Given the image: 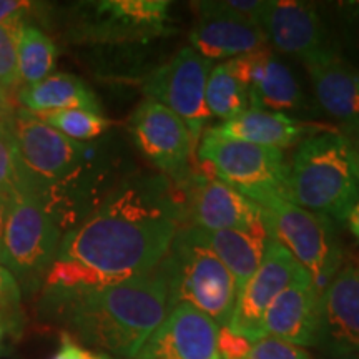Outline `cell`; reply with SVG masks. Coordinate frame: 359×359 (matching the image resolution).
I'll list each match as a JSON object with an SVG mask.
<instances>
[{
  "instance_id": "4316f807",
  "label": "cell",
  "mask_w": 359,
  "mask_h": 359,
  "mask_svg": "<svg viewBox=\"0 0 359 359\" xmlns=\"http://www.w3.org/2000/svg\"><path fill=\"white\" fill-rule=\"evenodd\" d=\"M25 326L22 288L11 269L0 264V327L4 333L19 338Z\"/></svg>"
},
{
  "instance_id": "3957f363",
  "label": "cell",
  "mask_w": 359,
  "mask_h": 359,
  "mask_svg": "<svg viewBox=\"0 0 359 359\" xmlns=\"http://www.w3.org/2000/svg\"><path fill=\"white\" fill-rule=\"evenodd\" d=\"M288 168L291 203L346 223L359 201V160L339 130H314L299 142Z\"/></svg>"
},
{
  "instance_id": "ffe728a7",
  "label": "cell",
  "mask_w": 359,
  "mask_h": 359,
  "mask_svg": "<svg viewBox=\"0 0 359 359\" xmlns=\"http://www.w3.org/2000/svg\"><path fill=\"white\" fill-rule=\"evenodd\" d=\"M167 0H109L93 4L85 34L97 40H147L161 35L170 22Z\"/></svg>"
},
{
  "instance_id": "277c9868",
  "label": "cell",
  "mask_w": 359,
  "mask_h": 359,
  "mask_svg": "<svg viewBox=\"0 0 359 359\" xmlns=\"http://www.w3.org/2000/svg\"><path fill=\"white\" fill-rule=\"evenodd\" d=\"M160 264L170 286V309L190 304L219 327L228 326L236 304V283L198 228L183 226Z\"/></svg>"
},
{
  "instance_id": "2e32d148",
  "label": "cell",
  "mask_w": 359,
  "mask_h": 359,
  "mask_svg": "<svg viewBox=\"0 0 359 359\" xmlns=\"http://www.w3.org/2000/svg\"><path fill=\"white\" fill-rule=\"evenodd\" d=\"M323 111L338 123L346 138L359 132V70L333 48L303 62Z\"/></svg>"
},
{
  "instance_id": "ba28073f",
  "label": "cell",
  "mask_w": 359,
  "mask_h": 359,
  "mask_svg": "<svg viewBox=\"0 0 359 359\" xmlns=\"http://www.w3.org/2000/svg\"><path fill=\"white\" fill-rule=\"evenodd\" d=\"M262 210L269 235L293 255L321 294L343 263L333 219L308 212L286 198L269 200Z\"/></svg>"
},
{
  "instance_id": "8d00e7d4",
  "label": "cell",
  "mask_w": 359,
  "mask_h": 359,
  "mask_svg": "<svg viewBox=\"0 0 359 359\" xmlns=\"http://www.w3.org/2000/svg\"><path fill=\"white\" fill-rule=\"evenodd\" d=\"M12 34H19V32H15V30H11V29H6V27H0V45H2L4 40H6L8 35H12Z\"/></svg>"
},
{
  "instance_id": "5bb4252c",
  "label": "cell",
  "mask_w": 359,
  "mask_h": 359,
  "mask_svg": "<svg viewBox=\"0 0 359 359\" xmlns=\"http://www.w3.org/2000/svg\"><path fill=\"white\" fill-rule=\"evenodd\" d=\"M226 64L246 88L250 109L288 115L306 107L299 83L268 45L226 60Z\"/></svg>"
},
{
  "instance_id": "484cf974",
  "label": "cell",
  "mask_w": 359,
  "mask_h": 359,
  "mask_svg": "<svg viewBox=\"0 0 359 359\" xmlns=\"http://www.w3.org/2000/svg\"><path fill=\"white\" fill-rule=\"evenodd\" d=\"M37 116L67 138L80 143L100 137L110 127V122L105 116L90 110H62Z\"/></svg>"
},
{
  "instance_id": "f1b7e54d",
  "label": "cell",
  "mask_w": 359,
  "mask_h": 359,
  "mask_svg": "<svg viewBox=\"0 0 359 359\" xmlns=\"http://www.w3.org/2000/svg\"><path fill=\"white\" fill-rule=\"evenodd\" d=\"M0 87L12 95L22 87L19 57H17V34L8 35L0 45Z\"/></svg>"
},
{
  "instance_id": "d590c367",
  "label": "cell",
  "mask_w": 359,
  "mask_h": 359,
  "mask_svg": "<svg viewBox=\"0 0 359 359\" xmlns=\"http://www.w3.org/2000/svg\"><path fill=\"white\" fill-rule=\"evenodd\" d=\"M349 230L356 238H359V201L356 205H354V208L351 210V213H349V217L346 219Z\"/></svg>"
},
{
  "instance_id": "836d02e7",
  "label": "cell",
  "mask_w": 359,
  "mask_h": 359,
  "mask_svg": "<svg viewBox=\"0 0 359 359\" xmlns=\"http://www.w3.org/2000/svg\"><path fill=\"white\" fill-rule=\"evenodd\" d=\"M17 109L13 105L12 95L0 87V123L8 125L12 122V118L15 116Z\"/></svg>"
},
{
  "instance_id": "ac0fdd59",
  "label": "cell",
  "mask_w": 359,
  "mask_h": 359,
  "mask_svg": "<svg viewBox=\"0 0 359 359\" xmlns=\"http://www.w3.org/2000/svg\"><path fill=\"white\" fill-rule=\"evenodd\" d=\"M266 40L276 50L304 62L326 50V32L316 7L309 2L278 0L264 6L259 20Z\"/></svg>"
},
{
  "instance_id": "8fae6325",
  "label": "cell",
  "mask_w": 359,
  "mask_h": 359,
  "mask_svg": "<svg viewBox=\"0 0 359 359\" xmlns=\"http://www.w3.org/2000/svg\"><path fill=\"white\" fill-rule=\"evenodd\" d=\"M130 132L142 155L160 172L183 178L196 145L177 114L160 103L145 100L133 111Z\"/></svg>"
},
{
  "instance_id": "d6a6232c",
  "label": "cell",
  "mask_w": 359,
  "mask_h": 359,
  "mask_svg": "<svg viewBox=\"0 0 359 359\" xmlns=\"http://www.w3.org/2000/svg\"><path fill=\"white\" fill-rule=\"evenodd\" d=\"M60 351L64 353V359H110L105 353H93L90 349L80 346L72 339L69 334H62V348Z\"/></svg>"
},
{
  "instance_id": "cb8c5ba5",
  "label": "cell",
  "mask_w": 359,
  "mask_h": 359,
  "mask_svg": "<svg viewBox=\"0 0 359 359\" xmlns=\"http://www.w3.org/2000/svg\"><path fill=\"white\" fill-rule=\"evenodd\" d=\"M17 57L22 87L35 85L52 75L57 62V47L39 27L27 24L17 34Z\"/></svg>"
},
{
  "instance_id": "83f0119b",
  "label": "cell",
  "mask_w": 359,
  "mask_h": 359,
  "mask_svg": "<svg viewBox=\"0 0 359 359\" xmlns=\"http://www.w3.org/2000/svg\"><path fill=\"white\" fill-rule=\"evenodd\" d=\"M19 161H17L15 145L7 125L0 127V195L11 196L19 190Z\"/></svg>"
},
{
  "instance_id": "1f68e13d",
  "label": "cell",
  "mask_w": 359,
  "mask_h": 359,
  "mask_svg": "<svg viewBox=\"0 0 359 359\" xmlns=\"http://www.w3.org/2000/svg\"><path fill=\"white\" fill-rule=\"evenodd\" d=\"M251 341L231 333L228 327H219L218 353L222 359H245L251 349Z\"/></svg>"
},
{
  "instance_id": "ab89813d",
  "label": "cell",
  "mask_w": 359,
  "mask_h": 359,
  "mask_svg": "<svg viewBox=\"0 0 359 359\" xmlns=\"http://www.w3.org/2000/svg\"><path fill=\"white\" fill-rule=\"evenodd\" d=\"M2 338H4V330L0 327V344H2Z\"/></svg>"
},
{
  "instance_id": "8992f818",
  "label": "cell",
  "mask_w": 359,
  "mask_h": 359,
  "mask_svg": "<svg viewBox=\"0 0 359 359\" xmlns=\"http://www.w3.org/2000/svg\"><path fill=\"white\" fill-rule=\"evenodd\" d=\"M62 219L55 206L42 196L17 190L8 198L6 236V268L29 293L43 286L45 276L60 246Z\"/></svg>"
},
{
  "instance_id": "4fadbf2b",
  "label": "cell",
  "mask_w": 359,
  "mask_h": 359,
  "mask_svg": "<svg viewBox=\"0 0 359 359\" xmlns=\"http://www.w3.org/2000/svg\"><path fill=\"white\" fill-rule=\"evenodd\" d=\"M187 223L203 231L238 230L269 235L262 206L226 183L203 175L193 178Z\"/></svg>"
},
{
  "instance_id": "6da1fadb",
  "label": "cell",
  "mask_w": 359,
  "mask_h": 359,
  "mask_svg": "<svg viewBox=\"0 0 359 359\" xmlns=\"http://www.w3.org/2000/svg\"><path fill=\"white\" fill-rule=\"evenodd\" d=\"M183 226L187 206L167 178L128 180L64 233L42 290H97L147 275Z\"/></svg>"
},
{
  "instance_id": "52a82bcc",
  "label": "cell",
  "mask_w": 359,
  "mask_h": 359,
  "mask_svg": "<svg viewBox=\"0 0 359 359\" xmlns=\"http://www.w3.org/2000/svg\"><path fill=\"white\" fill-rule=\"evenodd\" d=\"M196 155L212 173L210 178L233 187L259 206L275 198L290 200V168L283 150L222 138L205 130Z\"/></svg>"
},
{
  "instance_id": "44dd1931",
  "label": "cell",
  "mask_w": 359,
  "mask_h": 359,
  "mask_svg": "<svg viewBox=\"0 0 359 359\" xmlns=\"http://www.w3.org/2000/svg\"><path fill=\"white\" fill-rule=\"evenodd\" d=\"M206 130L222 138L283 150L302 142L306 125L290 115L248 109L235 118Z\"/></svg>"
},
{
  "instance_id": "7402d4cb",
  "label": "cell",
  "mask_w": 359,
  "mask_h": 359,
  "mask_svg": "<svg viewBox=\"0 0 359 359\" xmlns=\"http://www.w3.org/2000/svg\"><path fill=\"white\" fill-rule=\"evenodd\" d=\"M20 109L34 115L62 110H90L100 114L95 93L83 80L70 74H52L35 85H24L15 93Z\"/></svg>"
},
{
  "instance_id": "d6986e66",
  "label": "cell",
  "mask_w": 359,
  "mask_h": 359,
  "mask_svg": "<svg viewBox=\"0 0 359 359\" xmlns=\"http://www.w3.org/2000/svg\"><path fill=\"white\" fill-rule=\"evenodd\" d=\"M321 294L311 278L304 275L276 296L263 318L262 338H275L296 344L314 346L320 318Z\"/></svg>"
},
{
  "instance_id": "f546056e",
  "label": "cell",
  "mask_w": 359,
  "mask_h": 359,
  "mask_svg": "<svg viewBox=\"0 0 359 359\" xmlns=\"http://www.w3.org/2000/svg\"><path fill=\"white\" fill-rule=\"evenodd\" d=\"M245 359H313L303 348L275 338H262L251 344Z\"/></svg>"
},
{
  "instance_id": "9c48e42d",
  "label": "cell",
  "mask_w": 359,
  "mask_h": 359,
  "mask_svg": "<svg viewBox=\"0 0 359 359\" xmlns=\"http://www.w3.org/2000/svg\"><path fill=\"white\" fill-rule=\"evenodd\" d=\"M213 62L191 47L182 48L172 60L148 75L143 83L147 100L156 102L177 114L187 125L195 145L212 118L206 107V82Z\"/></svg>"
},
{
  "instance_id": "5b68a950",
  "label": "cell",
  "mask_w": 359,
  "mask_h": 359,
  "mask_svg": "<svg viewBox=\"0 0 359 359\" xmlns=\"http://www.w3.org/2000/svg\"><path fill=\"white\" fill-rule=\"evenodd\" d=\"M7 128L19 161V190L42 196L57 208V193L82 172L88 147L70 140L24 109H17Z\"/></svg>"
},
{
  "instance_id": "30bf717a",
  "label": "cell",
  "mask_w": 359,
  "mask_h": 359,
  "mask_svg": "<svg viewBox=\"0 0 359 359\" xmlns=\"http://www.w3.org/2000/svg\"><path fill=\"white\" fill-rule=\"evenodd\" d=\"M304 275L308 273L293 255L271 238L257 273L238 291L228 330L251 343L262 339V325L268 308L283 290Z\"/></svg>"
},
{
  "instance_id": "4dcf8cb0",
  "label": "cell",
  "mask_w": 359,
  "mask_h": 359,
  "mask_svg": "<svg viewBox=\"0 0 359 359\" xmlns=\"http://www.w3.org/2000/svg\"><path fill=\"white\" fill-rule=\"evenodd\" d=\"M32 2H17V0H0V27L19 32L27 25V15L32 12Z\"/></svg>"
},
{
  "instance_id": "7c38bea8",
  "label": "cell",
  "mask_w": 359,
  "mask_h": 359,
  "mask_svg": "<svg viewBox=\"0 0 359 359\" xmlns=\"http://www.w3.org/2000/svg\"><path fill=\"white\" fill-rule=\"evenodd\" d=\"M314 346L327 359H359V269L353 264L321 293Z\"/></svg>"
},
{
  "instance_id": "7a4b0ae2",
  "label": "cell",
  "mask_w": 359,
  "mask_h": 359,
  "mask_svg": "<svg viewBox=\"0 0 359 359\" xmlns=\"http://www.w3.org/2000/svg\"><path fill=\"white\" fill-rule=\"evenodd\" d=\"M170 309L161 264L147 275L83 291L42 290L39 314L60 323L72 339L123 358H137Z\"/></svg>"
},
{
  "instance_id": "d4e9b609",
  "label": "cell",
  "mask_w": 359,
  "mask_h": 359,
  "mask_svg": "<svg viewBox=\"0 0 359 359\" xmlns=\"http://www.w3.org/2000/svg\"><path fill=\"white\" fill-rule=\"evenodd\" d=\"M206 107L212 116L226 122L250 109L243 83L236 79L226 62L213 67L206 82Z\"/></svg>"
},
{
  "instance_id": "f35d334b",
  "label": "cell",
  "mask_w": 359,
  "mask_h": 359,
  "mask_svg": "<svg viewBox=\"0 0 359 359\" xmlns=\"http://www.w3.org/2000/svg\"><path fill=\"white\" fill-rule=\"evenodd\" d=\"M52 359H64V353H62V351H58V353L55 354V356H53Z\"/></svg>"
},
{
  "instance_id": "603a6c76",
  "label": "cell",
  "mask_w": 359,
  "mask_h": 359,
  "mask_svg": "<svg viewBox=\"0 0 359 359\" xmlns=\"http://www.w3.org/2000/svg\"><path fill=\"white\" fill-rule=\"evenodd\" d=\"M200 230V228H198ZM205 243L210 246L222 263L231 273L240 291L245 283L257 273L262 264L271 235L268 233H251L238 230L203 231L200 230Z\"/></svg>"
},
{
  "instance_id": "e575fe53",
  "label": "cell",
  "mask_w": 359,
  "mask_h": 359,
  "mask_svg": "<svg viewBox=\"0 0 359 359\" xmlns=\"http://www.w3.org/2000/svg\"><path fill=\"white\" fill-rule=\"evenodd\" d=\"M7 208L8 198L0 195V264L6 266V248H4V236H6V223H7Z\"/></svg>"
},
{
  "instance_id": "9a60e30c",
  "label": "cell",
  "mask_w": 359,
  "mask_h": 359,
  "mask_svg": "<svg viewBox=\"0 0 359 359\" xmlns=\"http://www.w3.org/2000/svg\"><path fill=\"white\" fill-rule=\"evenodd\" d=\"M219 326L190 304H177L143 344L138 359H222Z\"/></svg>"
},
{
  "instance_id": "e0dca14e",
  "label": "cell",
  "mask_w": 359,
  "mask_h": 359,
  "mask_svg": "<svg viewBox=\"0 0 359 359\" xmlns=\"http://www.w3.org/2000/svg\"><path fill=\"white\" fill-rule=\"evenodd\" d=\"M193 8L198 17L190 32L191 48L206 60H231L268 45L262 27L218 11L212 0Z\"/></svg>"
},
{
  "instance_id": "60d3db41",
  "label": "cell",
  "mask_w": 359,
  "mask_h": 359,
  "mask_svg": "<svg viewBox=\"0 0 359 359\" xmlns=\"http://www.w3.org/2000/svg\"><path fill=\"white\" fill-rule=\"evenodd\" d=\"M2 125H4V123H0V127H2Z\"/></svg>"
},
{
  "instance_id": "b9f144b4",
  "label": "cell",
  "mask_w": 359,
  "mask_h": 359,
  "mask_svg": "<svg viewBox=\"0 0 359 359\" xmlns=\"http://www.w3.org/2000/svg\"><path fill=\"white\" fill-rule=\"evenodd\" d=\"M358 6H359V4H358Z\"/></svg>"
},
{
  "instance_id": "74e56055",
  "label": "cell",
  "mask_w": 359,
  "mask_h": 359,
  "mask_svg": "<svg viewBox=\"0 0 359 359\" xmlns=\"http://www.w3.org/2000/svg\"><path fill=\"white\" fill-rule=\"evenodd\" d=\"M349 142H351V145H353V150H354V154H356V156H358V160H359V132L354 135V137H351V138H348Z\"/></svg>"
}]
</instances>
